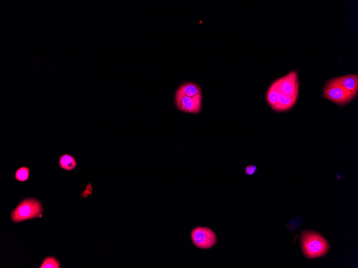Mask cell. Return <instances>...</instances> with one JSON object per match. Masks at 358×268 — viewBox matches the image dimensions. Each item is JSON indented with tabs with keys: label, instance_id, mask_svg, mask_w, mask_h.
Segmentation results:
<instances>
[{
	"label": "cell",
	"instance_id": "cell-1",
	"mask_svg": "<svg viewBox=\"0 0 358 268\" xmlns=\"http://www.w3.org/2000/svg\"><path fill=\"white\" fill-rule=\"evenodd\" d=\"M301 243L303 253L308 259L322 257L330 250V244L327 240L314 231H303Z\"/></svg>",
	"mask_w": 358,
	"mask_h": 268
},
{
	"label": "cell",
	"instance_id": "cell-2",
	"mask_svg": "<svg viewBox=\"0 0 358 268\" xmlns=\"http://www.w3.org/2000/svg\"><path fill=\"white\" fill-rule=\"evenodd\" d=\"M43 212L40 202L32 198L23 200L11 213V219L14 222H20L40 215Z\"/></svg>",
	"mask_w": 358,
	"mask_h": 268
},
{
	"label": "cell",
	"instance_id": "cell-3",
	"mask_svg": "<svg viewBox=\"0 0 358 268\" xmlns=\"http://www.w3.org/2000/svg\"><path fill=\"white\" fill-rule=\"evenodd\" d=\"M191 239L195 247L208 250L215 246L217 237L214 231L207 227H198L191 232Z\"/></svg>",
	"mask_w": 358,
	"mask_h": 268
},
{
	"label": "cell",
	"instance_id": "cell-4",
	"mask_svg": "<svg viewBox=\"0 0 358 268\" xmlns=\"http://www.w3.org/2000/svg\"><path fill=\"white\" fill-rule=\"evenodd\" d=\"M357 95L354 92L339 86L325 87L323 97L339 105H344L352 100Z\"/></svg>",
	"mask_w": 358,
	"mask_h": 268
},
{
	"label": "cell",
	"instance_id": "cell-5",
	"mask_svg": "<svg viewBox=\"0 0 358 268\" xmlns=\"http://www.w3.org/2000/svg\"><path fill=\"white\" fill-rule=\"evenodd\" d=\"M278 91L285 97L293 98L298 96L299 83L298 74L293 71L280 78Z\"/></svg>",
	"mask_w": 358,
	"mask_h": 268
},
{
	"label": "cell",
	"instance_id": "cell-6",
	"mask_svg": "<svg viewBox=\"0 0 358 268\" xmlns=\"http://www.w3.org/2000/svg\"><path fill=\"white\" fill-rule=\"evenodd\" d=\"M202 95L193 97L175 95V102L178 109L184 113L198 114L202 108Z\"/></svg>",
	"mask_w": 358,
	"mask_h": 268
},
{
	"label": "cell",
	"instance_id": "cell-7",
	"mask_svg": "<svg viewBox=\"0 0 358 268\" xmlns=\"http://www.w3.org/2000/svg\"><path fill=\"white\" fill-rule=\"evenodd\" d=\"M334 86H339L349 91L357 93L358 75L352 74L332 78L328 80L325 87Z\"/></svg>",
	"mask_w": 358,
	"mask_h": 268
},
{
	"label": "cell",
	"instance_id": "cell-8",
	"mask_svg": "<svg viewBox=\"0 0 358 268\" xmlns=\"http://www.w3.org/2000/svg\"><path fill=\"white\" fill-rule=\"evenodd\" d=\"M298 96H296L291 98H288L283 96L279 91L278 101L273 109L277 111H285L291 109L297 102Z\"/></svg>",
	"mask_w": 358,
	"mask_h": 268
},
{
	"label": "cell",
	"instance_id": "cell-9",
	"mask_svg": "<svg viewBox=\"0 0 358 268\" xmlns=\"http://www.w3.org/2000/svg\"><path fill=\"white\" fill-rule=\"evenodd\" d=\"M202 90L200 87L195 83H184L181 85L176 93V95L193 97L202 95Z\"/></svg>",
	"mask_w": 358,
	"mask_h": 268
},
{
	"label": "cell",
	"instance_id": "cell-10",
	"mask_svg": "<svg viewBox=\"0 0 358 268\" xmlns=\"http://www.w3.org/2000/svg\"><path fill=\"white\" fill-rule=\"evenodd\" d=\"M280 81V78L275 80L268 91L267 100L268 104L272 109L276 106L277 101H278V86Z\"/></svg>",
	"mask_w": 358,
	"mask_h": 268
},
{
	"label": "cell",
	"instance_id": "cell-11",
	"mask_svg": "<svg viewBox=\"0 0 358 268\" xmlns=\"http://www.w3.org/2000/svg\"><path fill=\"white\" fill-rule=\"evenodd\" d=\"M59 164L61 169L70 171L74 170L77 167V161L73 156L65 154L59 158Z\"/></svg>",
	"mask_w": 358,
	"mask_h": 268
},
{
	"label": "cell",
	"instance_id": "cell-12",
	"mask_svg": "<svg viewBox=\"0 0 358 268\" xmlns=\"http://www.w3.org/2000/svg\"><path fill=\"white\" fill-rule=\"evenodd\" d=\"M30 177V170L28 167H20L15 172V180L21 182L27 181Z\"/></svg>",
	"mask_w": 358,
	"mask_h": 268
},
{
	"label": "cell",
	"instance_id": "cell-13",
	"mask_svg": "<svg viewBox=\"0 0 358 268\" xmlns=\"http://www.w3.org/2000/svg\"><path fill=\"white\" fill-rule=\"evenodd\" d=\"M40 268H60L59 261L51 256L45 259Z\"/></svg>",
	"mask_w": 358,
	"mask_h": 268
},
{
	"label": "cell",
	"instance_id": "cell-14",
	"mask_svg": "<svg viewBox=\"0 0 358 268\" xmlns=\"http://www.w3.org/2000/svg\"><path fill=\"white\" fill-rule=\"evenodd\" d=\"M257 170V167L254 165H249L246 167L245 171L248 175H252V174L256 173Z\"/></svg>",
	"mask_w": 358,
	"mask_h": 268
}]
</instances>
